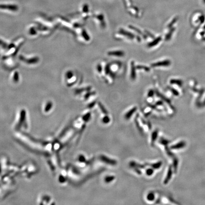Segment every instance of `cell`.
Returning <instances> with one entry per match:
<instances>
[{
  "instance_id": "obj_11",
  "label": "cell",
  "mask_w": 205,
  "mask_h": 205,
  "mask_svg": "<svg viewBox=\"0 0 205 205\" xmlns=\"http://www.w3.org/2000/svg\"><path fill=\"white\" fill-rule=\"evenodd\" d=\"M131 77L132 79H134L136 77L135 67L133 62H131Z\"/></svg>"
},
{
  "instance_id": "obj_8",
  "label": "cell",
  "mask_w": 205,
  "mask_h": 205,
  "mask_svg": "<svg viewBox=\"0 0 205 205\" xmlns=\"http://www.w3.org/2000/svg\"><path fill=\"white\" fill-rule=\"evenodd\" d=\"M138 114H137V115H136V116L135 118V119H134L135 123V124H136V127L137 128V129H138V130L140 131V132L141 134H143V130H142V128L140 127V125L139 122L138 121Z\"/></svg>"
},
{
  "instance_id": "obj_2",
  "label": "cell",
  "mask_w": 205,
  "mask_h": 205,
  "mask_svg": "<svg viewBox=\"0 0 205 205\" xmlns=\"http://www.w3.org/2000/svg\"><path fill=\"white\" fill-rule=\"evenodd\" d=\"M172 168L170 166L169 167V168L168 169V171L167 173V175L165 177V179L164 181V183L165 184H167L168 182L169 181V180L170 179L171 176H172Z\"/></svg>"
},
{
  "instance_id": "obj_27",
  "label": "cell",
  "mask_w": 205,
  "mask_h": 205,
  "mask_svg": "<svg viewBox=\"0 0 205 205\" xmlns=\"http://www.w3.org/2000/svg\"><path fill=\"white\" fill-rule=\"evenodd\" d=\"M134 170L139 175L141 174V171L139 169V168H134Z\"/></svg>"
},
{
  "instance_id": "obj_10",
  "label": "cell",
  "mask_w": 205,
  "mask_h": 205,
  "mask_svg": "<svg viewBox=\"0 0 205 205\" xmlns=\"http://www.w3.org/2000/svg\"><path fill=\"white\" fill-rule=\"evenodd\" d=\"M119 33H121V34H122V35H125L126 36H127V37H130V38H133L134 37V36L133 34H132L131 33H130L129 32L125 31L123 29H121L120 30V31H119Z\"/></svg>"
},
{
  "instance_id": "obj_9",
  "label": "cell",
  "mask_w": 205,
  "mask_h": 205,
  "mask_svg": "<svg viewBox=\"0 0 205 205\" xmlns=\"http://www.w3.org/2000/svg\"><path fill=\"white\" fill-rule=\"evenodd\" d=\"M162 162L161 161H158L155 163L154 164H146V165H149L150 167H152V168H153V169H158L162 165Z\"/></svg>"
},
{
  "instance_id": "obj_14",
  "label": "cell",
  "mask_w": 205,
  "mask_h": 205,
  "mask_svg": "<svg viewBox=\"0 0 205 205\" xmlns=\"http://www.w3.org/2000/svg\"><path fill=\"white\" fill-rule=\"evenodd\" d=\"M115 179V177L113 176H108L105 177L104 181L105 183H109Z\"/></svg>"
},
{
  "instance_id": "obj_34",
  "label": "cell",
  "mask_w": 205,
  "mask_h": 205,
  "mask_svg": "<svg viewBox=\"0 0 205 205\" xmlns=\"http://www.w3.org/2000/svg\"><path fill=\"white\" fill-rule=\"evenodd\" d=\"M140 119H141V122L143 123V124H146V122H145V121L144 120V119H143V118H140Z\"/></svg>"
},
{
  "instance_id": "obj_4",
  "label": "cell",
  "mask_w": 205,
  "mask_h": 205,
  "mask_svg": "<svg viewBox=\"0 0 205 205\" xmlns=\"http://www.w3.org/2000/svg\"><path fill=\"white\" fill-rule=\"evenodd\" d=\"M158 135V130H154L151 134V145L152 146H153L155 143V142L157 138Z\"/></svg>"
},
{
  "instance_id": "obj_29",
  "label": "cell",
  "mask_w": 205,
  "mask_h": 205,
  "mask_svg": "<svg viewBox=\"0 0 205 205\" xmlns=\"http://www.w3.org/2000/svg\"><path fill=\"white\" fill-rule=\"evenodd\" d=\"M95 102H91V103H90L88 105V107L90 108H93L94 106V105H95Z\"/></svg>"
},
{
  "instance_id": "obj_30",
  "label": "cell",
  "mask_w": 205,
  "mask_h": 205,
  "mask_svg": "<svg viewBox=\"0 0 205 205\" xmlns=\"http://www.w3.org/2000/svg\"><path fill=\"white\" fill-rule=\"evenodd\" d=\"M93 160H94V159H93H93H90V160H88V161H87L86 163V165H89V164H91L93 161Z\"/></svg>"
},
{
  "instance_id": "obj_25",
  "label": "cell",
  "mask_w": 205,
  "mask_h": 205,
  "mask_svg": "<svg viewBox=\"0 0 205 205\" xmlns=\"http://www.w3.org/2000/svg\"><path fill=\"white\" fill-rule=\"evenodd\" d=\"M83 37H84V38H85L86 40H89V39H90L88 35L86 34V32H85L84 30L83 31Z\"/></svg>"
},
{
  "instance_id": "obj_7",
  "label": "cell",
  "mask_w": 205,
  "mask_h": 205,
  "mask_svg": "<svg viewBox=\"0 0 205 205\" xmlns=\"http://www.w3.org/2000/svg\"><path fill=\"white\" fill-rule=\"evenodd\" d=\"M108 54L111 56H123L124 53L121 51H113L109 52Z\"/></svg>"
},
{
  "instance_id": "obj_19",
  "label": "cell",
  "mask_w": 205,
  "mask_h": 205,
  "mask_svg": "<svg viewBox=\"0 0 205 205\" xmlns=\"http://www.w3.org/2000/svg\"><path fill=\"white\" fill-rule=\"evenodd\" d=\"M91 117V113L90 112H88L84 115L83 117V120L85 121H88Z\"/></svg>"
},
{
  "instance_id": "obj_15",
  "label": "cell",
  "mask_w": 205,
  "mask_h": 205,
  "mask_svg": "<svg viewBox=\"0 0 205 205\" xmlns=\"http://www.w3.org/2000/svg\"><path fill=\"white\" fill-rule=\"evenodd\" d=\"M147 199L149 201H152L155 199V195L153 192L149 193L147 196Z\"/></svg>"
},
{
  "instance_id": "obj_16",
  "label": "cell",
  "mask_w": 205,
  "mask_h": 205,
  "mask_svg": "<svg viewBox=\"0 0 205 205\" xmlns=\"http://www.w3.org/2000/svg\"><path fill=\"white\" fill-rule=\"evenodd\" d=\"M98 105L99 106V108L101 109L102 112L103 114H104L105 115H107L108 114V112L107 111V110H106V109L104 108V107L103 106V105L100 102H98Z\"/></svg>"
},
{
  "instance_id": "obj_31",
  "label": "cell",
  "mask_w": 205,
  "mask_h": 205,
  "mask_svg": "<svg viewBox=\"0 0 205 205\" xmlns=\"http://www.w3.org/2000/svg\"><path fill=\"white\" fill-rule=\"evenodd\" d=\"M97 70H98V72H100V73L102 71V67H101V65H97Z\"/></svg>"
},
{
  "instance_id": "obj_28",
  "label": "cell",
  "mask_w": 205,
  "mask_h": 205,
  "mask_svg": "<svg viewBox=\"0 0 205 205\" xmlns=\"http://www.w3.org/2000/svg\"><path fill=\"white\" fill-rule=\"evenodd\" d=\"M153 94H154V92H153V91L151 90H150V91L149 92L148 94V96L149 97H151V96H152L153 95Z\"/></svg>"
},
{
  "instance_id": "obj_24",
  "label": "cell",
  "mask_w": 205,
  "mask_h": 205,
  "mask_svg": "<svg viewBox=\"0 0 205 205\" xmlns=\"http://www.w3.org/2000/svg\"><path fill=\"white\" fill-rule=\"evenodd\" d=\"M79 161L81 162H85V157L83 156V155H80L79 157V158H78Z\"/></svg>"
},
{
  "instance_id": "obj_13",
  "label": "cell",
  "mask_w": 205,
  "mask_h": 205,
  "mask_svg": "<svg viewBox=\"0 0 205 205\" xmlns=\"http://www.w3.org/2000/svg\"><path fill=\"white\" fill-rule=\"evenodd\" d=\"M184 145V143L183 142H180L177 143L176 145H172V146H171L170 148L171 149H178L181 147H183Z\"/></svg>"
},
{
  "instance_id": "obj_3",
  "label": "cell",
  "mask_w": 205,
  "mask_h": 205,
  "mask_svg": "<svg viewBox=\"0 0 205 205\" xmlns=\"http://www.w3.org/2000/svg\"><path fill=\"white\" fill-rule=\"evenodd\" d=\"M137 110V107H134L133 108H132V109H131L130 111H129L125 115V119H126V120H129L130 117L133 115V114L136 112V111Z\"/></svg>"
},
{
  "instance_id": "obj_23",
  "label": "cell",
  "mask_w": 205,
  "mask_h": 205,
  "mask_svg": "<svg viewBox=\"0 0 205 205\" xmlns=\"http://www.w3.org/2000/svg\"><path fill=\"white\" fill-rule=\"evenodd\" d=\"M130 28H131V29H133V30H134L135 31H136V32H137L138 33H139V34H140L141 35H142V33H141V32L140 31V30L139 29H138V28H135L134 27H133V26H130L129 27Z\"/></svg>"
},
{
  "instance_id": "obj_22",
  "label": "cell",
  "mask_w": 205,
  "mask_h": 205,
  "mask_svg": "<svg viewBox=\"0 0 205 205\" xmlns=\"http://www.w3.org/2000/svg\"><path fill=\"white\" fill-rule=\"evenodd\" d=\"M136 67L138 69H144L146 71H149V68H148L145 66H143V65H138Z\"/></svg>"
},
{
  "instance_id": "obj_17",
  "label": "cell",
  "mask_w": 205,
  "mask_h": 205,
  "mask_svg": "<svg viewBox=\"0 0 205 205\" xmlns=\"http://www.w3.org/2000/svg\"><path fill=\"white\" fill-rule=\"evenodd\" d=\"M110 118L108 116L106 115V116H104L103 118H102V122L105 124L108 123L110 122Z\"/></svg>"
},
{
  "instance_id": "obj_5",
  "label": "cell",
  "mask_w": 205,
  "mask_h": 205,
  "mask_svg": "<svg viewBox=\"0 0 205 205\" xmlns=\"http://www.w3.org/2000/svg\"><path fill=\"white\" fill-rule=\"evenodd\" d=\"M130 166V167L131 168H144L145 166L144 165H142V164H140L138 163H136V162L134 161H131L130 162L129 164Z\"/></svg>"
},
{
  "instance_id": "obj_26",
  "label": "cell",
  "mask_w": 205,
  "mask_h": 205,
  "mask_svg": "<svg viewBox=\"0 0 205 205\" xmlns=\"http://www.w3.org/2000/svg\"><path fill=\"white\" fill-rule=\"evenodd\" d=\"M177 159L175 158L174 159V161H173V166H174V170H176V169L177 168Z\"/></svg>"
},
{
  "instance_id": "obj_18",
  "label": "cell",
  "mask_w": 205,
  "mask_h": 205,
  "mask_svg": "<svg viewBox=\"0 0 205 205\" xmlns=\"http://www.w3.org/2000/svg\"><path fill=\"white\" fill-rule=\"evenodd\" d=\"M169 141H168V140H167L164 138H161L159 140V142L160 144L164 145H167L169 143Z\"/></svg>"
},
{
  "instance_id": "obj_12",
  "label": "cell",
  "mask_w": 205,
  "mask_h": 205,
  "mask_svg": "<svg viewBox=\"0 0 205 205\" xmlns=\"http://www.w3.org/2000/svg\"><path fill=\"white\" fill-rule=\"evenodd\" d=\"M160 40H161V37H158L156 39H154L152 42L149 43L148 44V47H152L154 46L155 45H157Z\"/></svg>"
},
{
  "instance_id": "obj_6",
  "label": "cell",
  "mask_w": 205,
  "mask_h": 205,
  "mask_svg": "<svg viewBox=\"0 0 205 205\" xmlns=\"http://www.w3.org/2000/svg\"><path fill=\"white\" fill-rule=\"evenodd\" d=\"M169 64V62L168 61H164L162 62H158L157 63H153L151 65V66L152 67H155V66H165L168 65Z\"/></svg>"
},
{
  "instance_id": "obj_21",
  "label": "cell",
  "mask_w": 205,
  "mask_h": 205,
  "mask_svg": "<svg viewBox=\"0 0 205 205\" xmlns=\"http://www.w3.org/2000/svg\"><path fill=\"white\" fill-rule=\"evenodd\" d=\"M165 150H166V151L167 154L168 156H170V157H173V154L172 153H171V152H170V151L169 149L168 148L167 145H165Z\"/></svg>"
},
{
  "instance_id": "obj_32",
  "label": "cell",
  "mask_w": 205,
  "mask_h": 205,
  "mask_svg": "<svg viewBox=\"0 0 205 205\" xmlns=\"http://www.w3.org/2000/svg\"><path fill=\"white\" fill-rule=\"evenodd\" d=\"M148 127L149 128V130H150L151 128V124L150 123V122H149V121H148Z\"/></svg>"
},
{
  "instance_id": "obj_1",
  "label": "cell",
  "mask_w": 205,
  "mask_h": 205,
  "mask_svg": "<svg viewBox=\"0 0 205 205\" xmlns=\"http://www.w3.org/2000/svg\"><path fill=\"white\" fill-rule=\"evenodd\" d=\"M99 158L101 161L105 163L106 164L112 165V166L116 165L117 164V161L115 160L110 158L103 155H100Z\"/></svg>"
},
{
  "instance_id": "obj_33",
  "label": "cell",
  "mask_w": 205,
  "mask_h": 205,
  "mask_svg": "<svg viewBox=\"0 0 205 205\" xmlns=\"http://www.w3.org/2000/svg\"><path fill=\"white\" fill-rule=\"evenodd\" d=\"M162 104V102H161V101H158V102L157 103H156V104L157 105H161Z\"/></svg>"
},
{
  "instance_id": "obj_20",
  "label": "cell",
  "mask_w": 205,
  "mask_h": 205,
  "mask_svg": "<svg viewBox=\"0 0 205 205\" xmlns=\"http://www.w3.org/2000/svg\"><path fill=\"white\" fill-rule=\"evenodd\" d=\"M153 172H154V170H153V168H149L147 169L146 170V173L147 175L149 176H151L153 174Z\"/></svg>"
},
{
  "instance_id": "obj_35",
  "label": "cell",
  "mask_w": 205,
  "mask_h": 205,
  "mask_svg": "<svg viewBox=\"0 0 205 205\" xmlns=\"http://www.w3.org/2000/svg\"><path fill=\"white\" fill-rule=\"evenodd\" d=\"M203 2L205 3V0H203Z\"/></svg>"
}]
</instances>
